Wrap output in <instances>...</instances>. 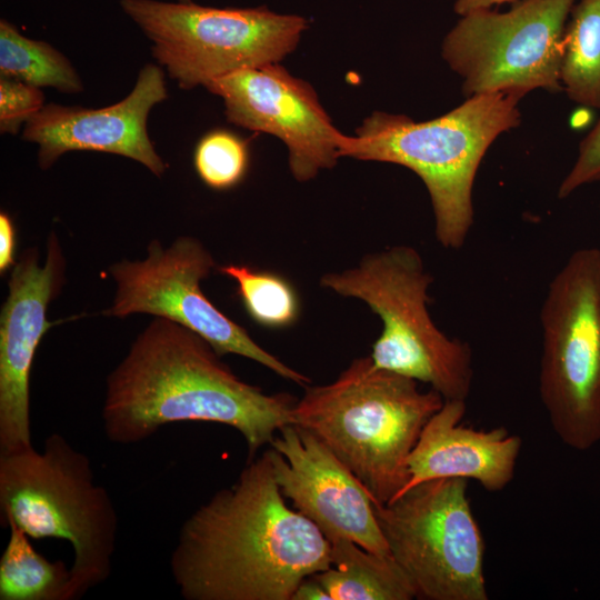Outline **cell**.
<instances>
[{"label":"cell","instance_id":"1","mask_svg":"<svg viewBox=\"0 0 600 600\" xmlns=\"http://www.w3.org/2000/svg\"><path fill=\"white\" fill-rule=\"evenodd\" d=\"M330 566L331 542L286 503L268 451L184 520L170 556L186 600H291Z\"/></svg>","mask_w":600,"mask_h":600},{"label":"cell","instance_id":"2","mask_svg":"<svg viewBox=\"0 0 600 600\" xmlns=\"http://www.w3.org/2000/svg\"><path fill=\"white\" fill-rule=\"evenodd\" d=\"M202 337L156 317L109 373L102 428L113 443L142 442L161 427L204 421L237 430L249 459L292 424L296 399L241 380Z\"/></svg>","mask_w":600,"mask_h":600},{"label":"cell","instance_id":"3","mask_svg":"<svg viewBox=\"0 0 600 600\" xmlns=\"http://www.w3.org/2000/svg\"><path fill=\"white\" fill-rule=\"evenodd\" d=\"M443 401L368 356L354 359L333 382L306 388L291 419L352 471L373 504H386L407 484L408 458Z\"/></svg>","mask_w":600,"mask_h":600},{"label":"cell","instance_id":"4","mask_svg":"<svg viewBox=\"0 0 600 600\" xmlns=\"http://www.w3.org/2000/svg\"><path fill=\"white\" fill-rule=\"evenodd\" d=\"M520 99L483 93L427 121L376 111L342 157L396 163L412 170L430 196L434 233L446 249H461L473 226L472 190L479 166L494 140L521 122Z\"/></svg>","mask_w":600,"mask_h":600},{"label":"cell","instance_id":"5","mask_svg":"<svg viewBox=\"0 0 600 600\" xmlns=\"http://www.w3.org/2000/svg\"><path fill=\"white\" fill-rule=\"evenodd\" d=\"M1 524H17L33 539L64 540L72 548L73 599L111 574L118 514L96 482L88 456L58 433L34 447L0 454Z\"/></svg>","mask_w":600,"mask_h":600},{"label":"cell","instance_id":"6","mask_svg":"<svg viewBox=\"0 0 600 600\" xmlns=\"http://www.w3.org/2000/svg\"><path fill=\"white\" fill-rule=\"evenodd\" d=\"M431 283L420 253L410 246L369 254L357 267L320 280L323 288L363 301L381 319L370 354L374 366L427 383L443 400L466 401L473 382L472 350L433 322L428 310Z\"/></svg>","mask_w":600,"mask_h":600},{"label":"cell","instance_id":"7","mask_svg":"<svg viewBox=\"0 0 600 600\" xmlns=\"http://www.w3.org/2000/svg\"><path fill=\"white\" fill-rule=\"evenodd\" d=\"M541 403L556 436L578 451L600 442V248L573 251L540 309Z\"/></svg>","mask_w":600,"mask_h":600},{"label":"cell","instance_id":"8","mask_svg":"<svg viewBox=\"0 0 600 600\" xmlns=\"http://www.w3.org/2000/svg\"><path fill=\"white\" fill-rule=\"evenodd\" d=\"M120 7L151 41L158 63L186 90L241 69L278 63L308 29L303 17L263 6L120 0Z\"/></svg>","mask_w":600,"mask_h":600},{"label":"cell","instance_id":"9","mask_svg":"<svg viewBox=\"0 0 600 600\" xmlns=\"http://www.w3.org/2000/svg\"><path fill=\"white\" fill-rule=\"evenodd\" d=\"M468 480L421 482L386 504H373L390 554L416 598L488 600L486 544L467 496Z\"/></svg>","mask_w":600,"mask_h":600},{"label":"cell","instance_id":"10","mask_svg":"<svg viewBox=\"0 0 600 600\" xmlns=\"http://www.w3.org/2000/svg\"><path fill=\"white\" fill-rule=\"evenodd\" d=\"M577 0H520L506 12L462 16L446 34L441 56L462 79L468 98L562 91V40Z\"/></svg>","mask_w":600,"mask_h":600},{"label":"cell","instance_id":"11","mask_svg":"<svg viewBox=\"0 0 600 600\" xmlns=\"http://www.w3.org/2000/svg\"><path fill=\"white\" fill-rule=\"evenodd\" d=\"M214 266L211 253L196 238L179 237L167 248L153 240L144 260H123L110 267L117 289L103 314L148 313L172 320L202 337L220 356L238 354L287 380L308 384V377L260 347L204 296L200 284Z\"/></svg>","mask_w":600,"mask_h":600},{"label":"cell","instance_id":"12","mask_svg":"<svg viewBox=\"0 0 600 600\" xmlns=\"http://www.w3.org/2000/svg\"><path fill=\"white\" fill-rule=\"evenodd\" d=\"M206 88L223 100L229 122L283 141L298 181L311 180L342 157L348 136L332 124L310 83L282 66L241 69Z\"/></svg>","mask_w":600,"mask_h":600},{"label":"cell","instance_id":"13","mask_svg":"<svg viewBox=\"0 0 600 600\" xmlns=\"http://www.w3.org/2000/svg\"><path fill=\"white\" fill-rule=\"evenodd\" d=\"M270 446L267 451L282 494L329 541L346 538L390 554L371 496L326 444L308 430L287 424Z\"/></svg>","mask_w":600,"mask_h":600},{"label":"cell","instance_id":"14","mask_svg":"<svg viewBox=\"0 0 600 600\" xmlns=\"http://www.w3.org/2000/svg\"><path fill=\"white\" fill-rule=\"evenodd\" d=\"M64 258L57 236L48 239L39 264L28 249L13 266L0 316V454L33 447L30 422V374L36 350L52 323L49 303L63 283Z\"/></svg>","mask_w":600,"mask_h":600},{"label":"cell","instance_id":"15","mask_svg":"<svg viewBox=\"0 0 600 600\" xmlns=\"http://www.w3.org/2000/svg\"><path fill=\"white\" fill-rule=\"evenodd\" d=\"M167 98L162 69L147 63L122 100L99 109L48 103L24 124L22 139L38 146L42 169L69 151H98L130 158L161 177L167 166L149 137L148 117Z\"/></svg>","mask_w":600,"mask_h":600},{"label":"cell","instance_id":"16","mask_svg":"<svg viewBox=\"0 0 600 600\" xmlns=\"http://www.w3.org/2000/svg\"><path fill=\"white\" fill-rule=\"evenodd\" d=\"M464 413L466 401L444 400L428 420L408 458L409 480L400 494L421 482L443 478L474 480L489 492L509 486L521 438L504 427H466L461 423Z\"/></svg>","mask_w":600,"mask_h":600},{"label":"cell","instance_id":"17","mask_svg":"<svg viewBox=\"0 0 600 600\" xmlns=\"http://www.w3.org/2000/svg\"><path fill=\"white\" fill-rule=\"evenodd\" d=\"M331 542V566L313 574L331 600H411L414 589L391 554L377 553L338 538Z\"/></svg>","mask_w":600,"mask_h":600},{"label":"cell","instance_id":"18","mask_svg":"<svg viewBox=\"0 0 600 600\" xmlns=\"http://www.w3.org/2000/svg\"><path fill=\"white\" fill-rule=\"evenodd\" d=\"M6 527L10 533L0 558V600H74L70 567L43 557L17 524Z\"/></svg>","mask_w":600,"mask_h":600},{"label":"cell","instance_id":"19","mask_svg":"<svg viewBox=\"0 0 600 600\" xmlns=\"http://www.w3.org/2000/svg\"><path fill=\"white\" fill-rule=\"evenodd\" d=\"M560 81L570 100L600 110V0H577L570 12Z\"/></svg>","mask_w":600,"mask_h":600},{"label":"cell","instance_id":"20","mask_svg":"<svg viewBox=\"0 0 600 600\" xmlns=\"http://www.w3.org/2000/svg\"><path fill=\"white\" fill-rule=\"evenodd\" d=\"M0 77L68 94L83 91L79 73L63 53L46 41L23 36L7 19L0 20Z\"/></svg>","mask_w":600,"mask_h":600},{"label":"cell","instance_id":"21","mask_svg":"<svg viewBox=\"0 0 600 600\" xmlns=\"http://www.w3.org/2000/svg\"><path fill=\"white\" fill-rule=\"evenodd\" d=\"M219 271L237 282L241 301L257 323L267 328H284L297 320V294L281 276L238 264L219 267Z\"/></svg>","mask_w":600,"mask_h":600},{"label":"cell","instance_id":"22","mask_svg":"<svg viewBox=\"0 0 600 600\" xmlns=\"http://www.w3.org/2000/svg\"><path fill=\"white\" fill-rule=\"evenodd\" d=\"M193 164L199 178L211 189H231L248 171V143L229 130H211L197 143Z\"/></svg>","mask_w":600,"mask_h":600},{"label":"cell","instance_id":"23","mask_svg":"<svg viewBox=\"0 0 600 600\" xmlns=\"http://www.w3.org/2000/svg\"><path fill=\"white\" fill-rule=\"evenodd\" d=\"M40 88L0 77V131L16 134L44 107Z\"/></svg>","mask_w":600,"mask_h":600},{"label":"cell","instance_id":"24","mask_svg":"<svg viewBox=\"0 0 600 600\" xmlns=\"http://www.w3.org/2000/svg\"><path fill=\"white\" fill-rule=\"evenodd\" d=\"M600 182V118L579 144L577 159L558 189L564 199L583 186Z\"/></svg>","mask_w":600,"mask_h":600},{"label":"cell","instance_id":"25","mask_svg":"<svg viewBox=\"0 0 600 600\" xmlns=\"http://www.w3.org/2000/svg\"><path fill=\"white\" fill-rule=\"evenodd\" d=\"M16 229L10 216L0 212V272L3 273L16 264Z\"/></svg>","mask_w":600,"mask_h":600},{"label":"cell","instance_id":"26","mask_svg":"<svg viewBox=\"0 0 600 600\" xmlns=\"http://www.w3.org/2000/svg\"><path fill=\"white\" fill-rule=\"evenodd\" d=\"M331 600L326 588L313 577H308L294 590L291 600Z\"/></svg>","mask_w":600,"mask_h":600},{"label":"cell","instance_id":"27","mask_svg":"<svg viewBox=\"0 0 600 600\" xmlns=\"http://www.w3.org/2000/svg\"><path fill=\"white\" fill-rule=\"evenodd\" d=\"M520 0H456L453 10L460 17L481 10H490L494 6L516 3Z\"/></svg>","mask_w":600,"mask_h":600},{"label":"cell","instance_id":"28","mask_svg":"<svg viewBox=\"0 0 600 600\" xmlns=\"http://www.w3.org/2000/svg\"><path fill=\"white\" fill-rule=\"evenodd\" d=\"M177 1H180V2H190L192 0H177Z\"/></svg>","mask_w":600,"mask_h":600}]
</instances>
